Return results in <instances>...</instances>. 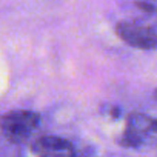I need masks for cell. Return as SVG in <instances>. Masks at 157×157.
<instances>
[{"mask_svg": "<svg viewBox=\"0 0 157 157\" xmlns=\"http://www.w3.org/2000/svg\"><path fill=\"white\" fill-rule=\"evenodd\" d=\"M40 117L33 111H11L0 120V129L11 143H22L39 128Z\"/></svg>", "mask_w": 157, "mask_h": 157, "instance_id": "1", "label": "cell"}, {"mask_svg": "<svg viewBox=\"0 0 157 157\" xmlns=\"http://www.w3.org/2000/svg\"><path fill=\"white\" fill-rule=\"evenodd\" d=\"M33 152L37 157H75L72 143L57 136L39 137L33 143Z\"/></svg>", "mask_w": 157, "mask_h": 157, "instance_id": "3", "label": "cell"}, {"mask_svg": "<svg viewBox=\"0 0 157 157\" xmlns=\"http://www.w3.org/2000/svg\"><path fill=\"white\" fill-rule=\"evenodd\" d=\"M116 34L129 46L139 49L157 48V26L143 20H122L116 25Z\"/></svg>", "mask_w": 157, "mask_h": 157, "instance_id": "2", "label": "cell"}, {"mask_svg": "<svg viewBox=\"0 0 157 157\" xmlns=\"http://www.w3.org/2000/svg\"><path fill=\"white\" fill-rule=\"evenodd\" d=\"M157 128V120H151L142 114H132L128 120V129L125 134V143L129 146H136L142 142L143 136L151 129Z\"/></svg>", "mask_w": 157, "mask_h": 157, "instance_id": "4", "label": "cell"}]
</instances>
